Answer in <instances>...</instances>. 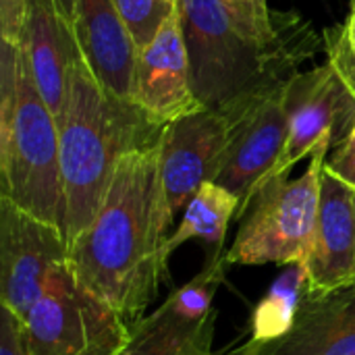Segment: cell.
I'll return each instance as SVG.
<instances>
[{
  "label": "cell",
  "instance_id": "21",
  "mask_svg": "<svg viewBox=\"0 0 355 355\" xmlns=\"http://www.w3.org/2000/svg\"><path fill=\"white\" fill-rule=\"evenodd\" d=\"M218 2L245 33L266 40L279 35L285 12H275L266 0H218Z\"/></svg>",
  "mask_w": 355,
  "mask_h": 355
},
{
  "label": "cell",
  "instance_id": "18",
  "mask_svg": "<svg viewBox=\"0 0 355 355\" xmlns=\"http://www.w3.org/2000/svg\"><path fill=\"white\" fill-rule=\"evenodd\" d=\"M306 266L289 264L260 300L252 316V337L248 347H258L281 339L293 324L306 289Z\"/></svg>",
  "mask_w": 355,
  "mask_h": 355
},
{
  "label": "cell",
  "instance_id": "10",
  "mask_svg": "<svg viewBox=\"0 0 355 355\" xmlns=\"http://www.w3.org/2000/svg\"><path fill=\"white\" fill-rule=\"evenodd\" d=\"M129 102L162 125L204 108L191 87L179 6L162 23L156 37L137 52Z\"/></svg>",
  "mask_w": 355,
  "mask_h": 355
},
{
  "label": "cell",
  "instance_id": "19",
  "mask_svg": "<svg viewBox=\"0 0 355 355\" xmlns=\"http://www.w3.org/2000/svg\"><path fill=\"white\" fill-rule=\"evenodd\" d=\"M225 264H227L225 256L212 258L208 262V266L196 279H191L187 285H183L181 289H177L168 295V300H166L168 306L179 316H183L187 320H204L208 314L214 312L212 300L223 281Z\"/></svg>",
  "mask_w": 355,
  "mask_h": 355
},
{
  "label": "cell",
  "instance_id": "22",
  "mask_svg": "<svg viewBox=\"0 0 355 355\" xmlns=\"http://www.w3.org/2000/svg\"><path fill=\"white\" fill-rule=\"evenodd\" d=\"M324 52L329 56V64L335 71L339 83L343 85L352 106L355 108V58L349 50L347 37H345V29L343 25L337 27H329L324 33Z\"/></svg>",
  "mask_w": 355,
  "mask_h": 355
},
{
  "label": "cell",
  "instance_id": "14",
  "mask_svg": "<svg viewBox=\"0 0 355 355\" xmlns=\"http://www.w3.org/2000/svg\"><path fill=\"white\" fill-rule=\"evenodd\" d=\"M233 355H355V285L310 295L304 289L291 329L277 341Z\"/></svg>",
  "mask_w": 355,
  "mask_h": 355
},
{
  "label": "cell",
  "instance_id": "6",
  "mask_svg": "<svg viewBox=\"0 0 355 355\" xmlns=\"http://www.w3.org/2000/svg\"><path fill=\"white\" fill-rule=\"evenodd\" d=\"M129 339L131 327L83 291L69 266L52 275L25 318L27 355H119Z\"/></svg>",
  "mask_w": 355,
  "mask_h": 355
},
{
  "label": "cell",
  "instance_id": "3",
  "mask_svg": "<svg viewBox=\"0 0 355 355\" xmlns=\"http://www.w3.org/2000/svg\"><path fill=\"white\" fill-rule=\"evenodd\" d=\"M164 127L129 100L110 94L83 56L75 62L64 112L58 119L67 245L92 225L119 160L158 141Z\"/></svg>",
  "mask_w": 355,
  "mask_h": 355
},
{
  "label": "cell",
  "instance_id": "13",
  "mask_svg": "<svg viewBox=\"0 0 355 355\" xmlns=\"http://www.w3.org/2000/svg\"><path fill=\"white\" fill-rule=\"evenodd\" d=\"M21 46L37 89L58 123L69 98L75 62L81 58L71 4L67 0H29Z\"/></svg>",
  "mask_w": 355,
  "mask_h": 355
},
{
  "label": "cell",
  "instance_id": "12",
  "mask_svg": "<svg viewBox=\"0 0 355 355\" xmlns=\"http://www.w3.org/2000/svg\"><path fill=\"white\" fill-rule=\"evenodd\" d=\"M306 275V293L310 295L331 293L355 283V189L327 168Z\"/></svg>",
  "mask_w": 355,
  "mask_h": 355
},
{
  "label": "cell",
  "instance_id": "2",
  "mask_svg": "<svg viewBox=\"0 0 355 355\" xmlns=\"http://www.w3.org/2000/svg\"><path fill=\"white\" fill-rule=\"evenodd\" d=\"M191 64V87L204 108L231 121L283 92L300 64L324 50V37L285 12L277 37L245 33L218 0H177Z\"/></svg>",
  "mask_w": 355,
  "mask_h": 355
},
{
  "label": "cell",
  "instance_id": "4",
  "mask_svg": "<svg viewBox=\"0 0 355 355\" xmlns=\"http://www.w3.org/2000/svg\"><path fill=\"white\" fill-rule=\"evenodd\" d=\"M0 198L62 229L58 123L33 79L25 48L0 54Z\"/></svg>",
  "mask_w": 355,
  "mask_h": 355
},
{
  "label": "cell",
  "instance_id": "25",
  "mask_svg": "<svg viewBox=\"0 0 355 355\" xmlns=\"http://www.w3.org/2000/svg\"><path fill=\"white\" fill-rule=\"evenodd\" d=\"M343 29H345V37H347V44H349V50L355 58V4L347 17V21L343 23Z\"/></svg>",
  "mask_w": 355,
  "mask_h": 355
},
{
  "label": "cell",
  "instance_id": "5",
  "mask_svg": "<svg viewBox=\"0 0 355 355\" xmlns=\"http://www.w3.org/2000/svg\"><path fill=\"white\" fill-rule=\"evenodd\" d=\"M333 137L320 141L297 179L272 177L254 196L239 233L225 254L227 264H304L316 231L320 185Z\"/></svg>",
  "mask_w": 355,
  "mask_h": 355
},
{
  "label": "cell",
  "instance_id": "16",
  "mask_svg": "<svg viewBox=\"0 0 355 355\" xmlns=\"http://www.w3.org/2000/svg\"><path fill=\"white\" fill-rule=\"evenodd\" d=\"M216 310L204 320L179 316L168 302L131 327L129 345L119 355H214Z\"/></svg>",
  "mask_w": 355,
  "mask_h": 355
},
{
  "label": "cell",
  "instance_id": "20",
  "mask_svg": "<svg viewBox=\"0 0 355 355\" xmlns=\"http://www.w3.org/2000/svg\"><path fill=\"white\" fill-rule=\"evenodd\" d=\"M137 52L144 50L160 31L162 23L177 8V0H114Z\"/></svg>",
  "mask_w": 355,
  "mask_h": 355
},
{
  "label": "cell",
  "instance_id": "17",
  "mask_svg": "<svg viewBox=\"0 0 355 355\" xmlns=\"http://www.w3.org/2000/svg\"><path fill=\"white\" fill-rule=\"evenodd\" d=\"M237 212L239 198L235 193L214 181L204 183L185 206L179 227L166 239V256L171 258L173 252L189 239H202L214 250L216 256H223L220 250L225 243L227 227L231 218H237Z\"/></svg>",
  "mask_w": 355,
  "mask_h": 355
},
{
  "label": "cell",
  "instance_id": "11",
  "mask_svg": "<svg viewBox=\"0 0 355 355\" xmlns=\"http://www.w3.org/2000/svg\"><path fill=\"white\" fill-rule=\"evenodd\" d=\"M285 89L233 119L225 162L214 183L239 198L237 218H243L254 196L283 154L289 133Z\"/></svg>",
  "mask_w": 355,
  "mask_h": 355
},
{
  "label": "cell",
  "instance_id": "1",
  "mask_svg": "<svg viewBox=\"0 0 355 355\" xmlns=\"http://www.w3.org/2000/svg\"><path fill=\"white\" fill-rule=\"evenodd\" d=\"M160 139L119 160L92 225L67 256L73 281L127 327L144 318L168 275L164 245L173 220L160 181Z\"/></svg>",
  "mask_w": 355,
  "mask_h": 355
},
{
  "label": "cell",
  "instance_id": "24",
  "mask_svg": "<svg viewBox=\"0 0 355 355\" xmlns=\"http://www.w3.org/2000/svg\"><path fill=\"white\" fill-rule=\"evenodd\" d=\"M324 168L355 189V129L341 146L331 150Z\"/></svg>",
  "mask_w": 355,
  "mask_h": 355
},
{
  "label": "cell",
  "instance_id": "15",
  "mask_svg": "<svg viewBox=\"0 0 355 355\" xmlns=\"http://www.w3.org/2000/svg\"><path fill=\"white\" fill-rule=\"evenodd\" d=\"M71 19L94 77L116 98L129 100L137 48L114 0H71Z\"/></svg>",
  "mask_w": 355,
  "mask_h": 355
},
{
  "label": "cell",
  "instance_id": "8",
  "mask_svg": "<svg viewBox=\"0 0 355 355\" xmlns=\"http://www.w3.org/2000/svg\"><path fill=\"white\" fill-rule=\"evenodd\" d=\"M231 131L233 121L210 108H200L164 127L160 139V181L173 223L204 183L216 181Z\"/></svg>",
  "mask_w": 355,
  "mask_h": 355
},
{
  "label": "cell",
  "instance_id": "9",
  "mask_svg": "<svg viewBox=\"0 0 355 355\" xmlns=\"http://www.w3.org/2000/svg\"><path fill=\"white\" fill-rule=\"evenodd\" d=\"M285 104L289 133L268 179L289 175L327 137H333V148L341 146L355 129V108L329 62L295 75L285 89Z\"/></svg>",
  "mask_w": 355,
  "mask_h": 355
},
{
  "label": "cell",
  "instance_id": "23",
  "mask_svg": "<svg viewBox=\"0 0 355 355\" xmlns=\"http://www.w3.org/2000/svg\"><path fill=\"white\" fill-rule=\"evenodd\" d=\"M29 0H0V33L2 42L21 44Z\"/></svg>",
  "mask_w": 355,
  "mask_h": 355
},
{
  "label": "cell",
  "instance_id": "26",
  "mask_svg": "<svg viewBox=\"0 0 355 355\" xmlns=\"http://www.w3.org/2000/svg\"><path fill=\"white\" fill-rule=\"evenodd\" d=\"M354 285H355V283H354Z\"/></svg>",
  "mask_w": 355,
  "mask_h": 355
},
{
  "label": "cell",
  "instance_id": "7",
  "mask_svg": "<svg viewBox=\"0 0 355 355\" xmlns=\"http://www.w3.org/2000/svg\"><path fill=\"white\" fill-rule=\"evenodd\" d=\"M69 245L58 225L0 198V304L27 318L52 275L67 266Z\"/></svg>",
  "mask_w": 355,
  "mask_h": 355
}]
</instances>
